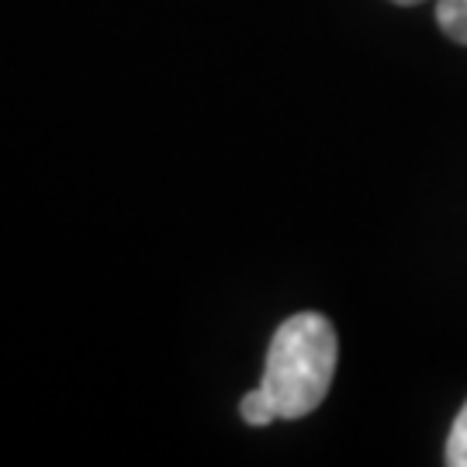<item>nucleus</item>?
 <instances>
[{
	"label": "nucleus",
	"mask_w": 467,
	"mask_h": 467,
	"mask_svg": "<svg viewBox=\"0 0 467 467\" xmlns=\"http://www.w3.org/2000/svg\"><path fill=\"white\" fill-rule=\"evenodd\" d=\"M339 360L333 322L318 312H298L284 318L270 339L264 395L274 401L277 419H301L316 412L329 395Z\"/></svg>",
	"instance_id": "obj_1"
},
{
	"label": "nucleus",
	"mask_w": 467,
	"mask_h": 467,
	"mask_svg": "<svg viewBox=\"0 0 467 467\" xmlns=\"http://www.w3.org/2000/svg\"><path fill=\"white\" fill-rule=\"evenodd\" d=\"M447 464L451 467H467V401L464 409L457 412L451 426V436H447Z\"/></svg>",
	"instance_id": "obj_4"
},
{
	"label": "nucleus",
	"mask_w": 467,
	"mask_h": 467,
	"mask_svg": "<svg viewBox=\"0 0 467 467\" xmlns=\"http://www.w3.org/2000/svg\"><path fill=\"white\" fill-rule=\"evenodd\" d=\"M239 412H243V419H246L250 426H267V422L277 419V409H274V401L264 395V388H253L250 395H243Z\"/></svg>",
	"instance_id": "obj_3"
},
{
	"label": "nucleus",
	"mask_w": 467,
	"mask_h": 467,
	"mask_svg": "<svg viewBox=\"0 0 467 467\" xmlns=\"http://www.w3.org/2000/svg\"><path fill=\"white\" fill-rule=\"evenodd\" d=\"M436 21L447 38L467 46V0H436Z\"/></svg>",
	"instance_id": "obj_2"
},
{
	"label": "nucleus",
	"mask_w": 467,
	"mask_h": 467,
	"mask_svg": "<svg viewBox=\"0 0 467 467\" xmlns=\"http://www.w3.org/2000/svg\"><path fill=\"white\" fill-rule=\"evenodd\" d=\"M391 4H401V7H416V4H426V0H391Z\"/></svg>",
	"instance_id": "obj_5"
}]
</instances>
